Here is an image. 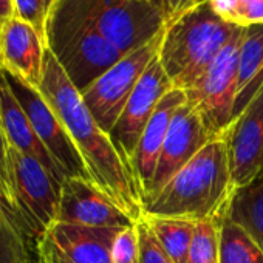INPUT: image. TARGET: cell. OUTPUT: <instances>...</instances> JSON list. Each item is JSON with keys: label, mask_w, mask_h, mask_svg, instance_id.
Instances as JSON below:
<instances>
[{"label": "cell", "mask_w": 263, "mask_h": 263, "mask_svg": "<svg viewBox=\"0 0 263 263\" xmlns=\"http://www.w3.org/2000/svg\"><path fill=\"white\" fill-rule=\"evenodd\" d=\"M154 231L157 240L174 263H187L189 249L192 245L195 223L184 218H161L144 217Z\"/></svg>", "instance_id": "20"}, {"label": "cell", "mask_w": 263, "mask_h": 263, "mask_svg": "<svg viewBox=\"0 0 263 263\" xmlns=\"http://www.w3.org/2000/svg\"><path fill=\"white\" fill-rule=\"evenodd\" d=\"M226 215L263 248V172L234 191Z\"/></svg>", "instance_id": "19"}, {"label": "cell", "mask_w": 263, "mask_h": 263, "mask_svg": "<svg viewBox=\"0 0 263 263\" xmlns=\"http://www.w3.org/2000/svg\"><path fill=\"white\" fill-rule=\"evenodd\" d=\"M8 167L17 217L34 245L58 221L62 184L42 163L11 144L8 149Z\"/></svg>", "instance_id": "6"}, {"label": "cell", "mask_w": 263, "mask_h": 263, "mask_svg": "<svg viewBox=\"0 0 263 263\" xmlns=\"http://www.w3.org/2000/svg\"><path fill=\"white\" fill-rule=\"evenodd\" d=\"M124 228H88L56 221L34 243L39 263H111V248Z\"/></svg>", "instance_id": "10"}, {"label": "cell", "mask_w": 263, "mask_h": 263, "mask_svg": "<svg viewBox=\"0 0 263 263\" xmlns=\"http://www.w3.org/2000/svg\"><path fill=\"white\" fill-rule=\"evenodd\" d=\"M160 41L161 36L124 56L81 93L87 108L105 134L111 132L132 91L135 90L149 64L157 58Z\"/></svg>", "instance_id": "8"}, {"label": "cell", "mask_w": 263, "mask_h": 263, "mask_svg": "<svg viewBox=\"0 0 263 263\" xmlns=\"http://www.w3.org/2000/svg\"><path fill=\"white\" fill-rule=\"evenodd\" d=\"M58 221L88 228H128L137 223L84 177L64 180Z\"/></svg>", "instance_id": "14"}, {"label": "cell", "mask_w": 263, "mask_h": 263, "mask_svg": "<svg viewBox=\"0 0 263 263\" xmlns=\"http://www.w3.org/2000/svg\"><path fill=\"white\" fill-rule=\"evenodd\" d=\"M238 27L206 73L186 90L187 102L198 111L208 134L221 135L234 118L238 84V56L243 39Z\"/></svg>", "instance_id": "7"}, {"label": "cell", "mask_w": 263, "mask_h": 263, "mask_svg": "<svg viewBox=\"0 0 263 263\" xmlns=\"http://www.w3.org/2000/svg\"><path fill=\"white\" fill-rule=\"evenodd\" d=\"M198 2H201V0H178V7H177V14L175 16H178L180 13L189 10L194 5H197Z\"/></svg>", "instance_id": "31"}, {"label": "cell", "mask_w": 263, "mask_h": 263, "mask_svg": "<svg viewBox=\"0 0 263 263\" xmlns=\"http://www.w3.org/2000/svg\"><path fill=\"white\" fill-rule=\"evenodd\" d=\"M263 84V24L243 31L238 56V84L234 116H237ZM234 119V118H232Z\"/></svg>", "instance_id": "18"}, {"label": "cell", "mask_w": 263, "mask_h": 263, "mask_svg": "<svg viewBox=\"0 0 263 263\" xmlns=\"http://www.w3.org/2000/svg\"><path fill=\"white\" fill-rule=\"evenodd\" d=\"M221 137L235 189L251 183L263 172V84Z\"/></svg>", "instance_id": "12"}, {"label": "cell", "mask_w": 263, "mask_h": 263, "mask_svg": "<svg viewBox=\"0 0 263 263\" xmlns=\"http://www.w3.org/2000/svg\"><path fill=\"white\" fill-rule=\"evenodd\" d=\"M220 263H263V248L228 215L220 223Z\"/></svg>", "instance_id": "21"}, {"label": "cell", "mask_w": 263, "mask_h": 263, "mask_svg": "<svg viewBox=\"0 0 263 263\" xmlns=\"http://www.w3.org/2000/svg\"><path fill=\"white\" fill-rule=\"evenodd\" d=\"M0 122H2L8 143L13 147L36 158L61 184L64 183V175L61 174L47 147L36 135L31 121L14 96L2 68H0Z\"/></svg>", "instance_id": "17"}, {"label": "cell", "mask_w": 263, "mask_h": 263, "mask_svg": "<svg viewBox=\"0 0 263 263\" xmlns=\"http://www.w3.org/2000/svg\"><path fill=\"white\" fill-rule=\"evenodd\" d=\"M16 16L31 24L47 44V19L48 13L42 8L39 0H13Z\"/></svg>", "instance_id": "28"}, {"label": "cell", "mask_w": 263, "mask_h": 263, "mask_svg": "<svg viewBox=\"0 0 263 263\" xmlns=\"http://www.w3.org/2000/svg\"><path fill=\"white\" fill-rule=\"evenodd\" d=\"M5 78L17 98L19 104L24 107L36 135L47 147L53 160L56 161L64 178L84 177L88 178L84 160L78 152L74 143L71 141L67 128L64 127L59 116L45 101L39 88L30 85L24 79L11 74L5 68H2Z\"/></svg>", "instance_id": "9"}, {"label": "cell", "mask_w": 263, "mask_h": 263, "mask_svg": "<svg viewBox=\"0 0 263 263\" xmlns=\"http://www.w3.org/2000/svg\"><path fill=\"white\" fill-rule=\"evenodd\" d=\"M211 138L198 111L186 101L172 118L144 204L155 198L166 183L183 169L211 141Z\"/></svg>", "instance_id": "13"}, {"label": "cell", "mask_w": 263, "mask_h": 263, "mask_svg": "<svg viewBox=\"0 0 263 263\" xmlns=\"http://www.w3.org/2000/svg\"><path fill=\"white\" fill-rule=\"evenodd\" d=\"M234 191L226 144L217 135L144 204L143 217L221 223Z\"/></svg>", "instance_id": "2"}, {"label": "cell", "mask_w": 263, "mask_h": 263, "mask_svg": "<svg viewBox=\"0 0 263 263\" xmlns=\"http://www.w3.org/2000/svg\"><path fill=\"white\" fill-rule=\"evenodd\" d=\"M149 2L163 14L166 24L171 22L175 17L177 7H178V0H149Z\"/></svg>", "instance_id": "29"}, {"label": "cell", "mask_w": 263, "mask_h": 263, "mask_svg": "<svg viewBox=\"0 0 263 263\" xmlns=\"http://www.w3.org/2000/svg\"><path fill=\"white\" fill-rule=\"evenodd\" d=\"M2 25H4V21H2V17H0V28H2Z\"/></svg>", "instance_id": "34"}, {"label": "cell", "mask_w": 263, "mask_h": 263, "mask_svg": "<svg viewBox=\"0 0 263 263\" xmlns=\"http://www.w3.org/2000/svg\"><path fill=\"white\" fill-rule=\"evenodd\" d=\"M186 101V93L181 88L174 87L172 90H169L157 105L151 121L143 132L135 155L132 158V167H134L135 177L138 180L143 198H146L149 186L154 180L172 118Z\"/></svg>", "instance_id": "16"}, {"label": "cell", "mask_w": 263, "mask_h": 263, "mask_svg": "<svg viewBox=\"0 0 263 263\" xmlns=\"http://www.w3.org/2000/svg\"><path fill=\"white\" fill-rule=\"evenodd\" d=\"M215 11L229 24L249 27L263 24V0H211Z\"/></svg>", "instance_id": "24"}, {"label": "cell", "mask_w": 263, "mask_h": 263, "mask_svg": "<svg viewBox=\"0 0 263 263\" xmlns=\"http://www.w3.org/2000/svg\"><path fill=\"white\" fill-rule=\"evenodd\" d=\"M0 17L7 22L11 17H16V8L13 0H0Z\"/></svg>", "instance_id": "30"}, {"label": "cell", "mask_w": 263, "mask_h": 263, "mask_svg": "<svg viewBox=\"0 0 263 263\" xmlns=\"http://www.w3.org/2000/svg\"><path fill=\"white\" fill-rule=\"evenodd\" d=\"M25 263H39V261H37V258H36V254H34V251L31 252V255L28 257V260H27Z\"/></svg>", "instance_id": "33"}, {"label": "cell", "mask_w": 263, "mask_h": 263, "mask_svg": "<svg viewBox=\"0 0 263 263\" xmlns=\"http://www.w3.org/2000/svg\"><path fill=\"white\" fill-rule=\"evenodd\" d=\"M238 27L226 22L211 0L175 16L166 24L158 59L174 87L189 90L211 67Z\"/></svg>", "instance_id": "3"}, {"label": "cell", "mask_w": 263, "mask_h": 263, "mask_svg": "<svg viewBox=\"0 0 263 263\" xmlns=\"http://www.w3.org/2000/svg\"><path fill=\"white\" fill-rule=\"evenodd\" d=\"M187 263H220V221H197Z\"/></svg>", "instance_id": "23"}, {"label": "cell", "mask_w": 263, "mask_h": 263, "mask_svg": "<svg viewBox=\"0 0 263 263\" xmlns=\"http://www.w3.org/2000/svg\"><path fill=\"white\" fill-rule=\"evenodd\" d=\"M137 231L140 238V263H174L144 217L137 221Z\"/></svg>", "instance_id": "25"}, {"label": "cell", "mask_w": 263, "mask_h": 263, "mask_svg": "<svg viewBox=\"0 0 263 263\" xmlns=\"http://www.w3.org/2000/svg\"><path fill=\"white\" fill-rule=\"evenodd\" d=\"M8 149H10V143L5 137L2 122H0V198H2L5 208L14 217H17L13 184H11V177H10V167H8ZM17 220H19V217H17Z\"/></svg>", "instance_id": "27"}, {"label": "cell", "mask_w": 263, "mask_h": 263, "mask_svg": "<svg viewBox=\"0 0 263 263\" xmlns=\"http://www.w3.org/2000/svg\"><path fill=\"white\" fill-rule=\"evenodd\" d=\"M33 246L17 217L5 208L0 198V263H25Z\"/></svg>", "instance_id": "22"}, {"label": "cell", "mask_w": 263, "mask_h": 263, "mask_svg": "<svg viewBox=\"0 0 263 263\" xmlns=\"http://www.w3.org/2000/svg\"><path fill=\"white\" fill-rule=\"evenodd\" d=\"M56 2L65 4L85 17L124 56L160 37L166 27L163 14L149 0H54Z\"/></svg>", "instance_id": "5"}, {"label": "cell", "mask_w": 263, "mask_h": 263, "mask_svg": "<svg viewBox=\"0 0 263 263\" xmlns=\"http://www.w3.org/2000/svg\"><path fill=\"white\" fill-rule=\"evenodd\" d=\"M39 4H41L42 8L50 14V10H51V7H53V4H54V0H39Z\"/></svg>", "instance_id": "32"}, {"label": "cell", "mask_w": 263, "mask_h": 263, "mask_svg": "<svg viewBox=\"0 0 263 263\" xmlns=\"http://www.w3.org/2000/svg\"><path fill=\"white\" fill-rule=\"evenodd\" d=\"M111 263H140V238L137 223L124 228L111 248Z\"/></svg>", "instance_id": "26"}, {"label": "cell", "mask_w": 263, "mask_h": 263, "mask_svg": "<svg viewBox=\"0 0 263 263\" xmlns=\"http://www.w3.org/2000/svg\"><path fill=\"white\" fill-rule=\"evenodd\" d=\"M47 47L81 93L124 58L85 17L62 2H56L48 14Z\"/></svg>", "instance_id": "4"}, {"label": "cell", "mask_w": 263, "mask_h": 263, "mask_svg": "<svg viewBox=\"0 0 263 263\" xmlns=\"http://www.w3.org/2000/svg\"><path fill=\"white\" fill-rule=\"evenodd\" d=\"M172 88L174 84L169 79L157 54V58L143 73L135 90L132 91L119 119L108 134L116 149L124 158L130 161V164L143 132L147 122L151 121L157 105L160 104L163 96Z\"/></svg>", "instance_id": "11"}, {"label": "cell", "mask_w": 263, "mask_h": 263, "mask_svg": "<svg viewBox=\"0 0 263 263\" xmlns=\"http://www.w3.org/2000/svg\"><path fill=\"white\" fill-rule=\"evenodd\" d=\"M39 91L67 128L81 154L88 178L132 220L143 218L144 198L130 161L99 127L81 91L47 47Z\"/></svg>", "instance_id": "1"}, {"label": "cell", "mask_w": 263, "mask_h": 263, "mask_svg": "<svg viewBox=\"0 0 263 263\" xmlns=\"http://www.w3.org/2000/svg\"><path fill=\"white\" fill-rule=\"evenodd\" d=\"M47 44L37 30L21 17H11L0 28V64L11 74L39 87Z\"/></svg>", "instance_id": "15"}]
</instances>
